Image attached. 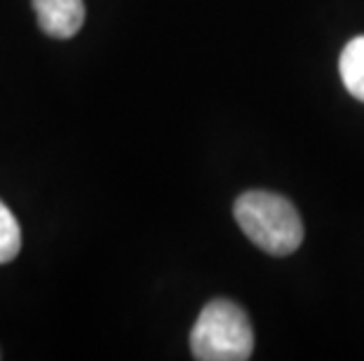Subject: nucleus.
I'll use <instances>...</instances> for the list:
<instances>
[{
    "instance_id": "f03ea898",
    "label": "nucleus",
    "mask_w": 364,
    "mask_h": 361,
    "mask_svg": "<svg viewBox=\"0 0 364 361\" xmlns=\"http://www.w3.org/2000/svg\"><path fill=\"white\" fill-rule=\"evenodd\" d=\"M191 352L200 361L250 359L254 331L242 307L223 298L207 303L191 331Z\"/></svg>"
},
{
    "instance_id": "39448f33",
    "label": "nucleus",
    "mask_w": 364,
    "mask_h": 361,
    "mask_svg": "<svg viewBox=\"0 0 364 361\" xmlns=\"http://www.w3.org/2000/svg\"><path fill=\"white\" fill-rule=\"evenodd\" d=\"M21 249V230L14 213L0 202V265L17 258Z\"/></svg>"
},
{
    "instance_id": "20e7f679",
    "label": "nucleus",
    "mask_w": 364,
    "mask_h": 361,
    "mask_svg": "<svg viewBox=\"0 0 364 361\" xmlns=\"http://www.w3.org/2000/svg\"><path fill=\"white\" fill-rule=\"evenodd\" d=\"M341 80L355 99L364 101V35L353 38L341 52Z\"/></svg>"
},
{
    "instance_id": "f257e3e1",
    "label": "nucleus",
    "mask_w": 364,
    "mask_h": 361,
    "mask_svg": "<svg viewBox=\"0 0 364 361\" xmlns=\"http://www.w3.org/2000/svg\"><path fill=\"white\" fill-rule=\"evenodd\" d=\"M233 213L242 233L270 256H289L304 242L299 211L282 195L252 190L235 199Z\"/></svg>"
},
{
    "instance_id": "7ed1b4c3",
    "label": "nucleus",
    "mask_w": 364,
    "mask_h": 361,
    "mask_svg": "<svg viewBox=\"0 0 364 361\" xmlns=\"http://www.w3.org/2000/svg\"><path fill=\"white\" fill-rule=\"evenodd\" d=\"M38 26L59 40L73 38L85 24L82 0H33Z\"/></svg>"
}]
</instances>
